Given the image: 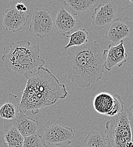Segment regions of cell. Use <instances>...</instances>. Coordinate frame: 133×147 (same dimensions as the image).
Wrapping results in <instances>:
<instances>
[{"mask_svg": "<svg viewBox=\"0 0 133 147\" xmlns=\"http://www.w3.org/2000/svg\"><path fill=\"white\" fill-rule=\"evenodd\" d=\"M27 83L22 92L19 111H30L34 115L47 107L55 104L59 100L66 98L68 92L65 84L60 83L48 69L38 67L37 72L26 75Z\"/></svg>", "mask_w": 133, "mask_h": 147, "instance_id": "obj_1", "label": "cell"}, {"mask_svg": "<svg viewBox=\"0 0 133 147\" xmlns=\"http://www.w3.org/2000/svg\"><path fill=\"white\" fill-rule=\"evenodd\" d=\"M107 49H102L95 40L68 52L65 70L68 79L80 88H87L103 77L105 71Z\"/></svg>", "mask_w": 133, "mask_h": 147, "instance_id": "obj_2", "label": "cell"}, {"mask_svg": "<svg viewBox=\"0 0 133 147\" xmlns=\"http://www.w3.org/2000/svg\"><path fill=\"white\" fill-rule=\"evenodd\" d=\"M8 54L2 55L7 71H15L24 76L35 67H43L45 61L40 57L38 45H31L30 42L20 40L9 44Z\"/></svg>", "mask_w": 133, "mask_h": 147, "instance_id": "obj_3", "label": "cell"}, {"mask_svg": "<svg viewBox=\"0 0 133 147\" xmlns=\"http://www.w3.org/2000/svg\"><path fill=\"white\" fill-rule=\"evenodd\" d=\"M105 133L108 147H126L127 143L133 141L127 114L122 112L112 117L105 124Z\"/></svg>", "mask_w": 133, "mask_h": 147, "instance_id": "obj_4", "label": "cell"}, {"mask_svg": "<svg viewBox=\"0 0 133 147\" xmlns=\"http://www.w3.org/2000/svg\"><path fill=\"white\" fill-rule=\"evenodd\" d=\"M55 22L51 11L45 8L35 9L29 31L41 38L51 36L55 28Z\"/></svg>", "mask_w": 133, "mask_h": 147, "instance_id": "obj_5", "label": "cell"}, {"mask_svg": "<svg viewBox=\"0 0 133 147\" xmlns=\"http://www.w3.org/2000/svg\"><path fill=\"white\" fill-rule=\"evenodd\" d=\"M105 36L114 43L127 37H133V18L124 17L114 19L107 28Z\"/></svg>", "mask_w": 133, "mask_h": 147, "instance_id": "obj_6", "label": "cell"}, {"mask_svg": "<svg viewBox=\"0 0 133 147\" xmlns=\"http://www.w3.org/2000/svg\"><path fill=\"white\" fill-rule=\"evenodd\" d=\"M43 138L47 144L70 145L75 138V134L73 127L55 122L44 129Z\"/></svg>", "mask_w": 133, "mask_h": 147, "instance_id": "obj_7", "label": "cell"}, {"mask_svg": "<svg viewBox=\"0 0 133 147\" xmlns=\"http://www.w3.org/2000/svg\"><path fill=\"white\" fill-rule=\"evenodd\" d=\"M117 12V6L112 2L99 5L91 15L92 26L98 31L103 30L113 21Z\"/></svg>", "mask_w": 133, "mask_h": 147, "instance_id": "obj_8", "label": "cell"}, {"mask_svg": "<svg viewBox=\"0 0 133 147\" xmlns=\"http://www.w3.org/2000/svg\"><path fill=\"white\" fill-rule=\"evenodd\" d=\"M28 18L29 16L25 12L19 11L13 6L5 11L3 25L6 31L17 32L26 26Z\"/></svg>", "mask_w": 133, "mask_h": 147, "instance_id": "obj_9", "label": "cell"}, {"mask_svg": "<svg viewBox=\"0 0 133 147\" xmlns=\"http://www.w3.org/2000/svg\"><path fill=\"white\" fill-rule=\"evenodd\" d=\"M107 49V55L105 63V69L111 71L114 67H122L124 63L127 62L128 55L126 53L124 40L121 41L117 45L110 44Z\"/></svg>", "mask_w": 133, "mask_h": 147, "instance_id": "obj_10", "label": "cell"}, {"mask_svg": "<svg viewBox=\"0 0 133 147\" xmlns=\"http://www.w3.org/2000/svg\"><path fill=\"white\" fill-rule=\"evenodd\" d=\"M54 22L55 27L63 36L66 37L72 34L77 24V20L74 16L63 7L59 9Z\"/></svg>", "mask_w": 133, "mask_h": 147, "instance_id": "obj_11", "label": "cell"}, {"mask_svg": "<svg viewBox=\"0 0 133 147\" xmlns=\"http://www.w3.org/2000/svg\"><path fill=\"white\" fill-rule=\"evenodd\" d=\"M19 102L18 97L11 93L0 100V118L9 121L14 119L19 112Z\"/></svg>", "mask_w": 133, "mask_h": 147, "instance_id": "obj_12", "label": "cell"}, {"mask_svg": "<svg viewBox=\"0 0 133 147\" xmlns=\"http://www.w3.org/2000/svg\"><path fill=\"white\" fill-rule=\"evenodd\" d=\"M11 121L24 138L37 132L39 126L38 121L26 115L23 112L19 111L16 118Z\"/></svg>", "mask_w": 133, "mask_h": 147, "instance_id": "obj_13", "label": "cell"}, {"mask_svg": "<svg viewBox=\"0 0 133 147\" xmlns=\"http://www.w3.org/2000/svg\"><path fill=\"white\" fill-rule=\"evenodd\" d=\"M113 95L108 92H101L96 94L93 100V106L98 113L108 116L114 105Z\"/></svg>", "mask_w": 133, "mask_h": 147, "instance_id": "obj_14", "label": "cell"}, {"mask_svg": "<svg viewBox=\"0 0 133 147\" xmlns=\"http://www.w3.org/2000/svg\"><path fill=\"white\" fill-rule=\"evenodd\" d=\"M5 140L8 147H23L24 137L12 121L3 125Z\"/></svg>", "mask_w": 133, "mask_h": 147, "instance_id": "obj_15", "label": "cell"}, {"mask_svg": "<svg viewBox=\"0 0 133 147\" xmlns=\"http://www.w3.org/2000/svg\"><path fill=\"white\" fill-rule=\"evenodd\" d=\"M97 0H63V5L66 6L73 16L85 12L95 5Z\"/></svg>", "mask_w": 133, "mask_h": 147, "instance_id": "obj_16", "label": "cell"}, {"mask_svg": "<svg viewBox=\"0 0 133 147\" xmlns=\"http://www.w3.org/2000/svg\"><path fill=\"white\" fill-rule=\"evenodd\" d=\"M84 147H108L106 136L100 131L90 132L83 140Z\"/></svg>", "mask_w": 133, "mask_h": 147, "instance_id": "obj_17", "label": "cell"}, {"mask_svg": "<svg viewBox=\"0 0 133 147\" xmlns=\"http://www.w3.org/2000/svg\"><path fill=\"white\" fill-rule=\"evenodd\" d=\"M69 38L68 44L64 47L65 49L74 47H79L86 44L89 41V35L85 28H80L72 34L67 36Z\"/></svg>", "mask_w": 133, "mask_h": 147, "instance_id": "obj_18", "label": "cell"}, {"mask_svg": "<svg viewBox=\"0 0 133 147\" xmlns=\"http://www.w3.org/2000/svg\"><path fill=\"white\" fill-rule=\"evenodd\" d=\"M47 144L45 142L43 136L38 132L32 135L24 138L23 147H46Z\"/></svg>", "mask_w": 133, "mask_h": 147, "instance_id": "obj_19", "label": "cell"}, {"mask_svg": "<svg viewBox=\"0 0 133 147\" xmlns=\"http://www.w3.org/2000/svg\"><path fill=\"white\" fill-rule=\"evenodd\" d=\"M114 97V105L112 111L108 114V117H113L119 114L124 112V102L122 100L120 95L115 94L113 95Z\"/></svg>", "mask_w": 133, "mask_h": 147, "instance_id": "obj_20", "label": "cell"}, {"mask_svg": "<svg viewBox=\"0 0 133 147\" xmlns=\"http://www.w3.org/2000/svg\"><path fill=\"white\" fill-rule=\"evenodd\" d=\"M0 147H8L5 140L4 129L2 123H0Z\"/></svg>", "mask_w": 133, "mask_h": 147, "instance_id": "obj_21", "label": "cell"}, {"mask_svg": "<svg viewBox=\"0 0 133 147\" xmlns=\"http://www.w3.org/2000/svg\"><path fill=\"white\" fill-rule=\"evenodd\" d=\"M17 10L20 12H25L27 10V7L25 6V5L23 2H19L17 3L15 6H14Z\"/></svg>", "mask_w": 133, "mask_h": 147, "instance_id": "obj_22", "label": "cell"}, {"mask_svg": "<svg viewBox=\"0 0 133 147\" xmlns=\"http://www.w3.org/2000/svg\"><path fill=\"white\" fill-rule=\"evenodd\" d=\"M127 116L129 120V121L133 123V102L132 105L129 107V108L127 110Z\"/></svg>", "mask_w": 133, "mask_h": 147, "instance_id": "obj_23", "label": "cell"}, {"mask_svg": "<svg viewBox=\"0 0 133 147\" xmlns=\"http://www.w3.org/2000/svg\"><path fill=\"white\" fill-rule=\"evenodd\" d=\"M46 147H72L70 145H62V144H47Z\"/></svg>", "mask_w": 133, "mask_h": 147, "instance_id": "obj_24", "label": "cell"}, {"mask_svg": "<svg viewBox=\"0 0 133 147\" xmlns=\"http://www.w3.org/2000/svg\"><path fill=\"white\" fill-rule=\"evenodd\" d=\"M23 0H9V3L11 5V6H15L17 3L21 2Z\"/></svg>", "mask_w": 133, "mask_h": 147, "instance_id": "obj_25", "label": "cell"}, {"mask_svg": "<svg viewBox=\"0 0 133 147\" xmlns=\"http://www.w3.org/2000/svg\"><path fill=\"white\" fill-rule=\"evenodd\" d=\"M126 147H133V141L127 143L126 144Z\"/></svg>", "mask_w": 133, "mask_h": 147, "instance_id": "obj_26", "label": "cell"}, {"mask_svg": "<svg viewBox=\"0 0 133 147\" xmlns=\"http://www.w3.org/2000/svg\"><path fill=\"white\" fill-rule=\"evenodd\" d=\"M131 123V122H130ZM131 127H132V137H133V123H131Z\"/></svg>", "mask_w": 133, "mask_h": 147, "instance_id": "obj_27", "label": "cell"}, {"mask_svg": "<svg viewBox=\"0 0 133 147\" xmlns=\"http://www.w3.org/2000/svg\"><path fill=\"white\" fill-rule=\"evenodd\" d=\"M132 3H133V0H129Z\"/></svg>", "mask_w": 133, "mask_h": 147, "instance_id": "obj_28", "label": "cell"}]
</instances>
